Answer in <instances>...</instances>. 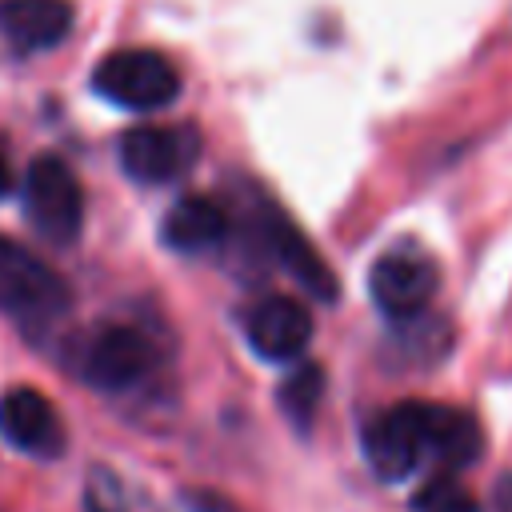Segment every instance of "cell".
Returning <instances> with one entry per match:
<instances>
[{"instance_id":"1","label":"cell","mask_w":512,"mask_h":512,"mask_svg":"<svg viewBox=\"0 0 512 512\" xmlns=\"http://www.w3.org/2000/svg\"><path fill=\"white\" fill-rule=\"evenodd\" d=\"M160 364L156 340L136 324H96L72 348V372L100 392H128Z\"/></svg>"},{"instance_id":"2","label":"cell","mask_w":512,"mask_h":512,"mask_svg":"<svg viewBox=\"0 0 512 512\" xmlns=\"http://www.w3.org/2000/svg\"><path fill=\"white\" fill-rule=\"evenodd\" d=\"M72 288L56 268H48L32 248L0 236V312L24 328L52 324L68 312Z\"/></svg>"},{"instance_id":"3","label":"cell","mask_w":512,"mask_h":512,"mask_svg":"<svg viewBox=\"0 0 512 512\" xmlns=\"http://www.w3.org/2000/svg\"><path fill=\"white\" fill-rule=\"evenodd\" d=\"M364 456L380 480H404L432 460V404L404 400L364 424Z\"/></svg>"},{"instance_id":"4","label":"cell","mask_w":512,"mask_h":512,"mask_svg":"<svg viewBox=\"0 0 512 512\" xmlns=\"http://www.w3.org/2000/svg\"><path fill=\"white\" fill-rule=\"evenodd\" d=\"M92 88L120 108L156 112L180 96V72L172 68L168 56L152 48H120L96 64Z\"/></svg>"},{"instance_id":"5","label":"cell","mask_w":512,"mask_h":512,"mask_svg":"<svg viewBox=\"0 0 512 512\" xmlns=\"http://www.w3.org/2000/svg\"><path fill=\"white\" fill-rule=\"evenodd\" d=\"M24 216L48 244H72L84 228V192L60 156H36L24 172Z\"/></svg>"},{"instance_id":"6","label":"cell","mask_w":512,"mask_h":512,"mask_svg":"<svg viewBox=\"0 0 512 512\" xmlns=\"http://www.w3.org/2000/svg\"><path fill=\"white\" fill-rule=\"evenodd\" d=\"M436 260L412 244H400V248H388L372 272H368V292H372V304L388 316V320H416L428 300L436 296Z\"/></svg>"},{"instance_id":"7","label":"cell","mask_w":512,"mask_h":512,"mask_svg":"<svg viewBox=\"0 0 512 512\" xmlns=\"http://www.w3.org/2000/svg\"><path fill=\"white\" fill-rule=\"evenodd\" d=\"M200 160L192 124H140L120 136V168L140 184H168Z\"/></svg>"},{"instance_id":"8","label":"cell","mask_w":512,"mask_h":512,"mask_svg":"<svg viewBox=\"0 0 512 512\" xmlns=\"http://www.w3.org/2000/svg\"><path fill=\"white\" fill-rule=\"evenodd\" d=\"M0 436L36 460H56L64 452V420L52 400L28 384L8 388L0 396Z\"/></svg>"},{"instance_id":"9","label":"cell","mask_w":512,"mask_h":512,"mask_svg":"<svg viewBox=\"0 0 512 512\" xmlns=\"http://www.w3.org/2000/svg\"><path fill=\"white\" fill-rule=\"evenodd\" d=\"M244 332H248V344L260 360L288 364L312 340V312L292 296H268L248 312Z\"/></svg>"},{"instance_id":"10","label":"cell","mask_w":512,"mask_h":512,"mask_svg":"<svg viewBox=\"0 0 512 512\" xmlns=\"http://www.w3.org/2000/svg\"><path fill=\"white\" fill-rule=\"evenodd\" d=\"M72 28L68 0H0V32L16 52H44Z\"/></svg>"},{"instance_id":"11","label":"cell","mask_w":512,"mask_h":512,"mask_svg":"<svg viewBox=\"0 0 512 512\" xmlns=\"http://www.w3.org/2000/svg\"><path fill=\"white\" fill-rule=\"evenodd\" d=\"M160 236L172 252H208L228 236V208L216 196H180L168 208Z\"/></svg>"},{"instance_id":"12","label":"cell","mask_w":512,"mask_h":512,"mask_svg":"<svg viewBox=\"0 0 512 512\" xmlns=\"http://www.w3.org/2000/svg\"><path fill=\"white\" fill-rule=\"evenodd\" d=\"M264 244L272 248V256L312 292V296H320V300H336V276L328 272V264L316 256V248L304 240V232L288 220V216H280V212H264Z\"/></svg>"},{"instance_id":"13","label":"cell","mask_w":512,"mask_h":512,"mask_svg":"<svg viewBox=\"0 0 512 512\" xmlns=\"http://www.w3.org/2000/svg\"><path fill=\"white\" fill-rule=\"evenodd\" d=\"M480 448H484V436H480V424L472 420V412L432 404V460L436 464L464 468L480 456Z\"/></svg>"},{"instance_id":"14","label":"cell","mask_w":512,"mask_h":512,"mask_svg":"<svg viewBox=\"0 0 512 512\" xmlns=\"http://www.w3.org/2000/svg\"><path fill=\"white\" fill-rule=\"evenodd\" d=\"M320 388H324L320 364H300V368L280 384V408H284L288 420H296V428H308V424H312Z\"/></svg>"},{"instance_id":"15","label":"cell","mask_w":512,"mask_h":512,"mask_svg":"<svg viewBox=\"0 0 512 512\" xmlns=\"http://www.w3.org/2000/svg\"><path fill=\"white\" fill-rule=\"evenodd\" d=\"M412 512H480L476 496L456 480V476H432L416 488L412 496Z\"/></svg>"},{"instance_id":"16","label":"cell","mask_w":512,"mask_h":512,"mask_svg":"<svg viewBox=\"0 0 512 512\" xmlns=\"http://www.w3.org/2000/svg\"><path fill=\"white\" fill-rule=\"evenodd\" d=\"M84 512H128L124 504V488L108 468H92L88 472V488H84Z\"/></svg>"},{"instance_id":"17","label":"cell","mask_w":512,"mask_h":512,"mask_svg":"<svg viewBox=\"0 0 512 512\" xmlns=\"http://www.w3.org/2000/svg\"><path fill=\"white\" fill-rule=\"evenodd\" d=\"M12 188H16V176H12V164H8V156H4V148H0V200H4Z\"/></svg>"}]
</instances>
